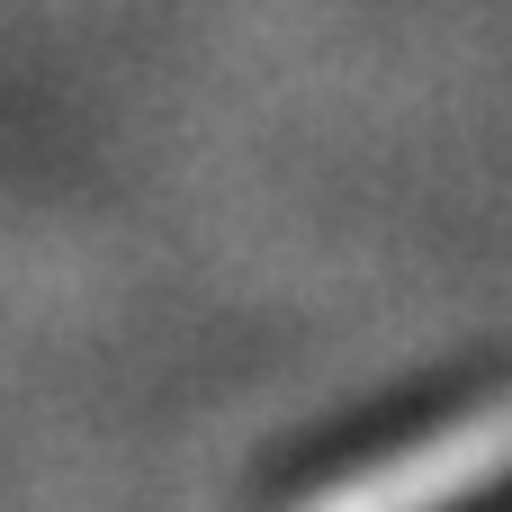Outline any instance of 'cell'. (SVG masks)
Segmentation results:
<instances>
[{
	"label": "cell",
	"mask_w": 512,
	"mask_h": 512,
	"mask_svg": "<svg viewBox=\"0 0 512 512\" xmlns=\"http://www.w3.org/2000/svg\"><path fill=\"white\" fill-rule=\"evenodd\" d=\"M504 477H512V396L486 405V414H468V423H450L441 441H414V450L342 477L306 512H459L477 495H495Z\"/></svg>",
	"instance_id": "cell-1"
}]
</instances>
